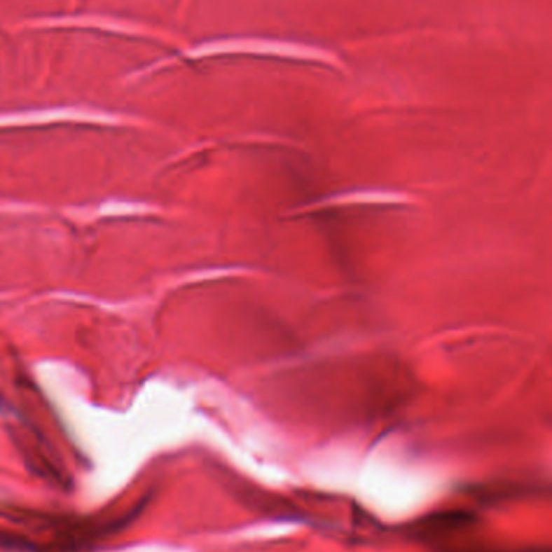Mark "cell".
Instances as JSON below:
<instances>
[{"label": "cell", "instance_id": "obj_1", "mask_svg": "<svg viewBox=\"0 0 552 552\" xmlns=\"http://www.w3.org/2000/svg\"><path fill=\"white\" fill-rule=\"evenodd\" d=\"M231 52H252V54L265 55H281L293 58H309V60H331L330 55L323 54L318 49L312 47L286 44V42L273 41H225V42H210L204 44L191 52L193 57H205L216 54H231Z\"/></svg>", "mask_w": 552, "mask_h": 552}]
</instances>
